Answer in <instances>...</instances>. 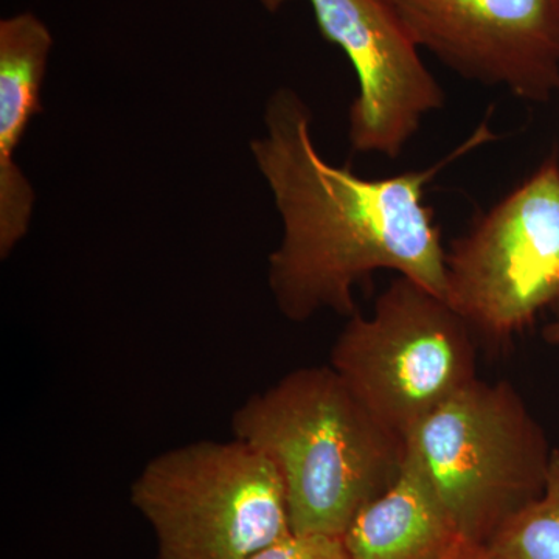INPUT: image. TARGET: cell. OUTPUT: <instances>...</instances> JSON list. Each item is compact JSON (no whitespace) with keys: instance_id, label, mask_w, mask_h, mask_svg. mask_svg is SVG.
I'll list each match as a JSON object with an SVG mask.
<instances>
[{"instance_id":"1","label":"cell","mask_w":559,"mask_h":559,"mask_svg":"<svg viewBox=\"0 0 559 559\" xmlns=\"http://www.w3.org/2000/svg\"><path fill=\"white\" fill-rule=\"evenodd\" d=\"M311 123L304 98L280 87L267 100L266 132L250 143L283 221L267 271L278 311L297 323L325 310L349 318L353 288L380 270L447 299V249L425 190L448 164L492 139L487 124L433 167L366 179L320 156Z\"/></svg>"},{"instance_id":"2","label":"cell","mask_w":559,"mask_h":559,"mask_svg":"<svg viewBox=\"0 0 559 559\" xmlns=\"http://www.w3.org/2000/svg\"><path fill=\"white\" fill-rule=\"evenodd\" d=\"M230 425L278 471L296 535L342 538L403 469L404 440L330 364L289 371L246 400Z\"/></svg>"},{"instance_id":"3","label":"cell","mask_w":559,"mask_h":559,"mask_svg":"<svg viewBox=\"0 0 559 559\" xmlns=\"http://www.w3.org/2000/svg\"><path fill=\"white\" fill-rule=\"evenodd\" d=\"M551 452L520 392L479 378L404 437V462L436 492L462 538L484 546L543 495Z\"/></svg>"},{"instance_id":"4","label":"cell","mask_w":559,"mask_h":559,"mask_svg":"<svg viewBox=\"0 0 559 559\" xmlns=\"http://www.w3.org/2000/svg\"><path fill=\"white\" fill-rule=\"evenodd\" d=\"M130 500L153 530L157 559H250L293 535L278 471L237 439L160 452Z\"/></svg>"},{"instance_id":"5","label":"cell","mask_w":559,"mask_h":559,"mask_svg":"<svg viewBox=\"0 0 559 559\" xmlns=\"http://www.w3.org/2000/svg\"><path fill=\"white\" fill-rule=\"evenodd\" d=\"M330 366L382 425L404 437L477 378L476 336L447 299L393 278L369 318L349 316Z\"/></svg>"},{"instance_id":"6","label":"cell","mask_w":559,"mask_h":559,"mask_svg":"<svg viewBox=\"0 0 559 559\" xmlns=\"http://www.w3.org/2000/svg\"><path fill=\"white\" fill-rule=\"evenodd\" d=\"M447 300L489 347H506L559 307L557 156L451 242Z\"/></svg>"},{"instance_id":"7","label":"cell","mask_w":559,"mask_h":559,"mask_svg":"<svg viewBox=\"0 0 559 559\" xmlns=\"http://www.w3.org/2000/svg\"><path fill=\"white\" fill-rule=\"evenodd\" d=\"M463 79L547 102L559 91V0H385Z\"/></svg>"},{"instance_id":"8","label":"cell","mask_w":559,"mask_h":559,"mask_svg":"<svg viewBox=\"0 0 559 559\" xmlns=\"http://www.w3.org/2000/svg\"><path fill=\"white\" fill-rule=\"evenodd\" d=\"M323 39L347 55L359 92L349 106V142L358 153L399 157L423 119L447 95L419 58L385 0H308Z\"/></svg>"},{"instance_id":"9","label":"cell","mask_w":559,"mask_h":559,"mask_svg":"<svg viewBox=\"0 0 559 559\" xmlns=\"http://www.w3.org/2000/svg\"><path fill=\"white\" fill-rule=\"evenodd\" d=\"M53 38L33 13L0 21V255L7 259L31 226L35 193L14 162L22 138L43 112L40 91Z\"/></svg>"},{"instance_id":"10","label":"cell","mask_w":559,"mask_h":559,"mask_svg":"<svg viewBox=\"0 0 559 559\" xmlns=\"http://www.w3.org/2000/svg\"><path fill=\"white\" fill-rule=\"evenodd\" d=\"M462 540L436 492L406 462L342 536L349 559H447Z\"/></svg>"},{"instance_id":"11","label":"cell","mask_w":559,"mask_h":559,"mask_svg":"<svg viewBox=\"0 0 559 559\" xmlns=\"http://www.w3.org/2000/svg\"><path fill=\"white\" fill-rule=\"evenodd\" d=\"M498 559H559V450L551 452L546 488L487 544Z\"/></svg>"},{"instance_id":"12","label":"cell","mask_w":559,"mask_h":559,"mask_svg":"<svg viewBox=\"0 0 559 559\" xmlns=\"http://www.w3.org/2000/svg\"><path fill=\"white\" fill-rule=\"evenodd\" d=\"M250 559H349L342 538L323 535H293Z\"/></svg>"},{"instance_id":"13","label":"cell","mask_w":559,"mask_h":559,"mask_svg":"<svg viewBox=\"0 0 559 559\" xmlns=\"http://www.w3.org/2000/svg\"><path fill=\"white\" fill-rule=\"evenodd\" d=\"M447 559H498L484 544L469 543L463 539L457 549L452 551Z\"/></svg>"},{"instance_id":"14","label":"cell","mask_w":559,"mask_h":559,"mask_svg":"<svg viewBox=\"0 0 559 559\" xmlns=\"http://www.w3.org/2000/svg\"><path fill=\"white\" fill-rule=\"evenodd\" d=\"M543 336L549 344L559 345V307L557 319L551 320L549 325L544 329Z\"/></svg>"},{"instance_id":"15","label":"cell","mask_w":559,"mask_h":559,"mask_svg":"<svg viewBox=\"0 0 559 559\" xmlns=\"http://www.w3.org/2000/svg\"><path fill=\"white\" fill-rule=\"evenodd\" d=\"M288 2L289 0H260L261 5L267 11H277Z\"/></svg>"}]
</instances>
